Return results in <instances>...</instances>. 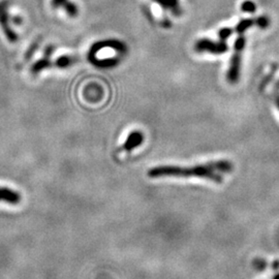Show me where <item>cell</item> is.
<instances>
[{
	"label": "cell",
	"instance_id": "1",
	"mask_svg": "<svg viewBox=\"0 0 279 279\" xmlns=\"http://www.w3.org/2000/svg\"><path fill=\"white\" fill-rule=\"evenodd\" d=\"M233 171V163L229 160H215L193 166L160 165L150 169L147 175L152 178L161 177H198L210 180L215 183H222L223 175Z\"/></svg>",
	"mask_w": 279,
	"mask_h": 279
},
{
	"label": "cell",
	"instance_id": "2",
	"mask_svg": "<svg viewBox=\"0 0 279 279\" xmlns=\"http://www.w3.org/2000/svg\"><path fill=\"white\" fill-rule=\"evenodd\" d=\"M10 5V0H1L0 1V27L6 39L10 43H16L18 40V34L11 29L9 25L10 16L8 12V8Z\"/></svg>",
	"mask_w": 279,
	"mask_h": 279
},
{
	"label": "cell",
	"instance_id": "3",
	"mask_svg": "<svg viewBox=\"0 0 279 279\" xmlns=\"http://www.w3.org/2000/svg\"><path fill=\"white\" fill-rule=\"evenodd\" d=\"M229 46L226 41H214L208 38H201L194 44V51L198 53L208 52L214 55H221L228 52Z\"/></svg>",
	"mask_w": 279,
	"mask_h": 279
},
{
	"label": "cell",
	"instance_id": "4",
	"mask_svg": "<svg viewBox=\"0 0 279 279\" xmlns=\"http://www.w3.org/2000/svg\"><path fill=\"white\" fill-rule=\"evenodd\" d=\"M104 49L115 50L120 54H123V53L127 52V46H125V44H123L121 40L110 38V39H104V40H100V41H96V43H94L88 51L87 58L95 57L97 53H99L102 50H104Z\"/></svg>",
	"mask_w": 279,
	"mask_h": 279
},
{
	"label": "cell",
	"instance_id": "5",
	"mask_svg": "<svg viewBox=\"0 0 279 279\" xmlns=\"http://www.w3.org/2000/svg\"><path fill=\"white\" fill-rule=\"evenodd\" d=\"M241 59H242V51L235 50V53L233 54L231 58V63L227 74V79L232 84L237 83L240 79Z\"/></svg>",
	"mask_w": 279,
	"mask_h": 279
},
{
	"label": "cell",
	"instance_id": "6",
	"mask_svg": "<svg viewBox=\"0 0 279 279\" xmlns=\"http://www.w3.org/2000/svg\"><path fill=\"white\" fill-rule=\"evenodd\" d=\"M54 50H55V46H53V45H49L46 47V49L44 51V57L38 59L30 67V73L32 75H37L40 72L45 71V69H47L53 65V63L51 61V57H52V54H53Z\"/></svg>",
	"mask_w": 279,
	"mask_h": 279
},
{
	"label": "cell",
	"instance_id": "7",
	"mask_svg": "<svg viewBox=\"0 0 279 279\" xmlns=\"http://www.w3.org/2000/svg\"><path fill=\"white\" fill-rule=\"evenodd\" d=\"M52 6L54 8H63L69 17L78 16V7L71 0H52Z\"/></svg>",
	"mask_w": 279,
	"mask_h": 279
},
{
	"label": "cell",
	"instance_id": "8",
	"mask_svg": "<svg viewBox=\"0 0 279 279\" xmlns=\"http://www.w3.org/2000/svg\"><path fill=\"white\" fill-rule=\"evenodd\" d=\"M0 201L6 202L8 204L16 205L21 201V195L19 192L7 187H0Z\"/></svg>",
	"mask_w": 279,
	"mask_h": 279
},
{
	"label": "cell",
	"instance_id": "9",
	"mask_svg": "<svg viewBox=\"0 0 279 279\" xmlns=\"http://www.w3.org/2000/svg\"><path fill=\"white\" fill-rule=\"evenodd\" d=\"M144 141V136L142 133L140 132H133L128 137L127 141L123 144V149L127 151L134 150L135 148L139 147Z\"/></svg>",
	"mask_w": 279,
	"mask_h": 279
},
{
	"label": "cell",
	"instance_id": "10",
	"mask_svg": "<svg viewBox=\"0 0 279 279\" xmlns=\"http://www.w3.org/2000/svg\"><path fill=\"white\" fill-rule=\"evenodd\" d=\"M88 61L93 64L94 66L99 68H112L115 67L116 65L119 64L120 59L119 58H104V59H99L97 57L89 58Z\"/></svg>",
	"mask_w": 279,
	"mask_h": 279
},
{
	"label": "cell",
	"instance_id": "11",
	"mask_svg": "<svg viewBox=\"0 0 279 279\" xmlns=\"http://www.w3.org/2000/svg\"><path fill=\"white\" fill-rule=\"evenodd\" d=\"M159 4L163 9L171 10L175 16H179L181 13V7L178 0H153Z\"/></svg>",
	"mask_w": 279,
	"mask_h": 279
},
{
	"label": "cell",
	"instance_id": "12",
	"mask_svg": "<svg viewBox=\"0 0 279 279\" xmlns=\"http://www.w3.org/2000/svg\"><path fill=\"white\" fill-rule=\"evenodd\" d=\"M76 61H77V58L74 57V56L62 55V56H59V57L55 60L53 65H55L56 67H59V68H66V67L73 65L74 63H76Z\"/></svg>",
	"mask_w": 279,
	"mask_h": 279
},
{
	"label": "cell",
	"instance_id": "13",
	"mask_svg": "<svg viewBox=\"0 0 279 279\" xmlns=\"http://www.w3.org/2000/svg\"><path fill=\"white\" fill-rule=\"evenodd\" d=\"M254 25H255L254 19H243L238 24H237V26L235 28V31L239 34H243L248 29V28H250Z\"/></svg>",
	"mask_w": 279,
	"mask_h": 279
},
{
	"label": "cell",
	"instance_id": "14",
	"mask_svg": "<svg viewBox=\"0 0 279 279\" xmlns=\"http://www.w3.org/2000/svg\"><path fill=\"white\" fill-rule=\"evenodd\" d=\"M40 40H41V38L38 37L37 39H35V40L33 41V43L30 45V47L28 48V50H27L26 53H25V60H26V61L29 60V59L32 57V56H33V54L36 52V50H37L38 47H39Z\"/></svg>",
	"mask_w": 279,
	"mask_h": 279
},
{
	"label": "cell",
	"instance_id": "15",
	"mask_svg": "<svg viewBox=\"0 0 279 279\" xmlns=\"http://www.w3.org/2000/svg\"><path fill=\"white\" fill-rule=\"evenodd\" d=\"M241 10L244 12L254 13L257 10V5L254 1H251V0H245L241 4Z\"/></svg>",
	"mask_w": 279,
	"mask_h": 279
},
{
	"label": "cell",
	"instance_id": "16",
	"mask_svg": "<svg viewBox=\"0 0 279 279\" xmlns=\"http://www.w3.org/2000/svg\"><path fill=\"white\" fill-rule=\"evenodd\" d=\"M246 45V38L243 34H240L238 37H237L235 45H234V50H238V51H243Z\"/></svg>",
	"mask_w": 279,
	"mask_h": 279
},
{
	"label": "cell",
	"instance_id": "17",
	"mask_svg": "<svg viewBox=\"0 0 279 279\" xmlns=\"http://www.w3.org/2000/svg\"><path fill=\"white\" fill-rule=\"evenodd\" d=\"M233 30L229 27H225V28H221V29L218 31V37L220 40L222 41H226L232 34H233Z\"/></svg>",
	"mask_w": 279,
	"mask_h": 279
},
{
	"label": "cell",
	"instance_id": "18",
	"mask_svg": "<svg viewBox=\"0 0 279 279\" xmlns=\"http://www.w3.org/2000/svg\"><path fill=\"white\" fill-rule=\"evenodd\" d=\"M255 24L260 28L265 29V28H267L270 25V19L267 16H260L255 20Z\"/></svg>",
	"mask_w": 279,
	"mask_h": 279
},
{
	"label": "cell",
	"instance_id": "19",
	"mask_svg": "<svg viewBox=\"0 0 279 279\" xmlns=\"http://www.w3.org/2000/svg\"><path fill=\"white\" fill-rule=\"evenodd\" d=\"M275 104H276L277 108L279 109V95H276V97H275Z\"/></svg>",
	"mask_w": 279,
	"mask_h": 279
},
{
	"label": "cell",
	"instance_id": "20",
	"mask_svg": "<svg viewBox=\"0 0 279 279\" xmlns=\"http://www.w3.org/2000/svg\"><path fill=\"white\" fill-rule=\"evenodd\" d=\"M275 279H279V275L278 276H276V278Z\"/></svg>",
	"mask_w": 279,
	"mask_h": 279
}]
</instances>
